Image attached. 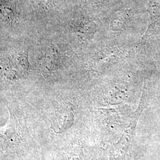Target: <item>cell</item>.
Instances as JSON below:
<instances>
[{"label": "cell", "instance_id": "cell-1", "mask_svg": "<svg viewBox=\"0 0 160 160\" xmlns=\"http://www.w3.org/2000/svg\"><path fill=\"white\" fill-rule=\"evenodd\" d=\"M30 60L34 76L45 80L74 77L80 56L67 40L48 28L34 38Z\"/></svg>", "mask_w": 160, "mask_h": 160}, {"label": "cell", "instance_id": "cell-2", "mask_svg": "<svg viewBox=\"0 0 160 160\" xmlns=\"http://www.w3.org/2000/svg\"><path fill=\"white\" fill-rule=\"evenodd\" d=\"M137 44L98 36L80 56L74 77H102L129 68L137 53Z\"/></svg>", "mask_w": 160, "mask_h": 160}, {"label": "cell", "instance_id": "cell-3", "mask_svg": "<svg viewBox=\"0 0 160 160\" xmlns=\"http://www.w3.org/2000/svg\"><path fill=\"white\" fill-rule=\"evenodd\" d=\"M48 28L61 35L80 56L97 40V36L103 32V27L99 18L76 12L58 18Z\"/></svg>", "mask_w": 160, "mask_h": 160}, {"label": "cell", "instance_id": "cell-4", "mask_svg": "<svg viewBox=\"0 0 160 160\" xmlns=\"http://www.w3.org/2000/svg\"><path fill=\"white\" fill-rule=\"evenodd\" d=\"M33 39L1 40L2 80L14 82L34 76L33 68L30 60V50Z\"/></svg>", "mask_w": 160, "mask_h": 160}, {"label": "cell", "instance_id": "cell-5", "mask_svg": "<svg viewBox=\"0 0 160 160\" xmlns=\"http://www.w3.org/2000/svg\"><path fill=\"white\" fill-rule=\"evenodd\" d=\"M132 16V10L130 8H123L115 11L105 22H102L103 32L110 31L119 33L125 32L131 26Z\"/></svg>", "mask_w": 160, "mask_h": 160}, {"label": "cell", "instance_id": "cell-6", "mask_svg": "<svg viewBox=\"0 0 160 160\" xmlns=\"http://www.w3.org/2000/svg\"><path fill=\"white\" fill-rule=\"evenodd\" d=\"M148 25L141 40L137 43L139 47L145 45L155 34L160 20V0H149L148 4Z\"/></svg>", "mask_w": 160, "mask_h": 160}, {"label": "cell", "instance_id": "cell-7", "mask_svg": "<svg viewBox=\"0 0 160 160\" xmlns=\"http://www.w3.org/2000/svg\"><path fill=\"white\" fill-rule=\"evenodd\" d=\"M63 0H32L35 8L40 14L52 13L62 4Z\"/></svg>", "mask_w": 160, "mask_h": 160}, {"label": "cell", "instance_id": "cell-8", "mask_svg": "<svg viewBox=\"0 0 160 160\" xmlns=\"http://www.w3.org/2000/svg\"><path fill=\"white\" fill-rule=\"evenodd\" d=\"M81 3L91 8H97L106 5L112 0H80Z\"/></svg>", "mask_w": 160, "mask_h": 160}]
</instances>
